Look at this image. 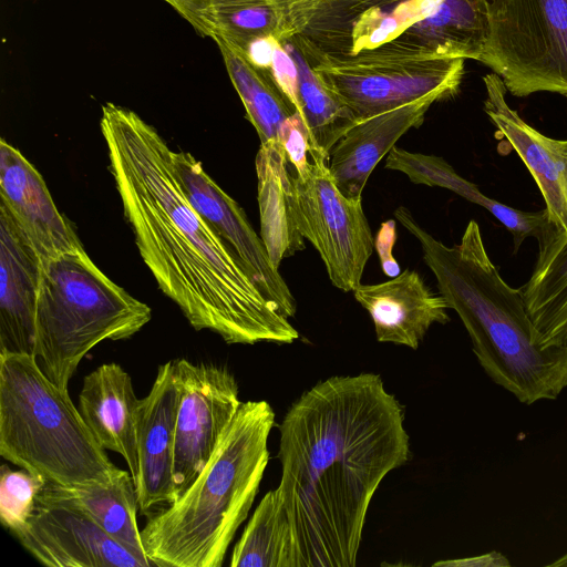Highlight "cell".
Instances as JSON below:
<instances>
[{"label":"cell","instance_id":"obj_1","mask_svg":"<svg viewBox=\"0 0 567 567\" xmlns=\"http://www.w3.org/2000/svg\"><path fill=\"white\" fill-rule=\"evenodd\" d=\"M100 126L140 254L192 327L228 344L297 340L290 318L190 204L159 133L114 103L102 106Z\"/></svg>","mask_w":567,"mask_h":567},{"label":"cell","instance_id":"obj_2","mask_svg":"<svg viewBox=\"0 0 567 567\" xmlns=\"http://www.w3.org/2000/svg\"><path fill=\"white\" fill-rule=\"evenodd\" d=\"M279 431L298 567L355 566L371 499L409 458L402 405L379 374L334 375L303 392Z\"/></svg>","mask_w":567,"mask_h":567},{"label":"cell","instance_id":"obj_3","mask_svg":"<svg viewBox=\"0 0 567 567\" xmlns=\"http://www.w3.org/2000/svg\"><path fill=\"white\" fill-rule=\"evenodd\" d=\"M394 217L419 240L440 293L458 315L492 381L527 405L556 400L567 388V348L540 344L522 289L501 276L478 224L470 220L460 243L446 246L406 207L396 208Z\"/></svg>","mask_w":567,"mask_h":567},{"label":"cell","instance_id":"obj_4","mask_svg":"<svg viewBox=\"0 0 567 567\" xmlns=\"http://www.w3.org/2000/svg\"><path fill=\"white\" fill-rule=\"evenodd\" d=\"M274 424L275 412L267 401L241 402L192 485L141 530L154 566L223 565L259 491Z\"/></svg>","mask_w":567,"mask_h":567},{"label":"cell","instance_id":"obj_5","mask_svg":"<svg viewBox=\"0 0 567 567\" xmlns=\"http://www.w3.org/2000/svg\"><path fill=\"white\" fill-rule=\"evenodd\" d=\"M0 455L65 487L109 485L124 471L97 443L69 391L29 354L0 352Z\"/></svg>","mask_w":567,"mask_h":567},{"label":"cell","instance_id":"obj_6","mask_svg":"<svg viewBox=\"0 0 567 567\" xmlns=\"http://www.w3.org/2000/svg\"><path fill=\"white\" fill-rule=\"evenodd\" d=\"M152 318L151 308L111 280L85 250L41 262L33 357L60 389L89 351L123 340Z\"/></svg>","mask_w":567,"mask_h":567},{"label":"cell","instance_id":"obj_7","mask_svg":"<svg viewBox=\"0 0 567 567\" xmlns=\"http://www.w3.org/2000/svg\"><path fill=\"white\" fill-rule=\"evenodd\" d=\"M480 62L514 96L550 92L567 99V0H489Z\"/></svg>","mask_w":567,"mask_h":567},{"label":"cell","instance_id":"obj_8","mask_svg":"<svg viewBox=\"0 0 567 567\" xmlns=\"http://www.w3.org/2000/svg\"><path fill=\"white\" fill-rule=\"evenodd\" d=\"M310 161L302 175L293 174L288 165L285 188L289 212L300 235L319 252L332 285L353 291L361 284L374 241L362 200L341 193L328 157L311 150Z\"/></svg>","mask_w":567,"mask_h":567},{"label":"cell","instance_id":"obj_9","mask_svg":"<svg viewBox=\"0 0 567 567\" xmlns=\"http://www.w3.org/2000/svg\"><path fill=\"white\" fill-rule=\"evenodd\" d=\"M321 84L362 120L433 93L450 99L464 76L462 58H406L363 53L305 59Z\"/></svg>","mask_w":567,"mask_h":567},{"label":"cell","instance_id":"obj_10","mask_svg":"<svg viewBox=\"0 0 567 567\" xmlns=\"http://www.w3.org/2000/svg\"><path fill=\"white\" fill-rule=\"evenodd\" d=\"M174 364L179 391L173 465L176 501L210 458L241 401L227 368L186 359Z\"/></svg>","mask_w":567,"mask_h":567},{"label":"cell","instance_id":"obj_11","mask_svg":"<svg viewBox=\"0 0 567 567\" xmlns=\"http://www.w3.org/2000/svg\"><path fill=\"white\" fill-rule=\"evenodd\" d=\"M443 0H321L303 30L288 40L305 59L375 51L434 13Z\"/></svg>","mask_w":567,"mask_h":567},{"label":"cell","instance_id":"obj_12","mask_svg":"<svg viewBox=\"0 0 567 567\" xmlns=\"http://www.w3.org/2000/svg\"><path fill=\"white\" fill-rule=\"evenodd\" d=\"M172 159L194 208L241 261L266 298L288 318L293 317L296 300L280 272L272 267L261 237L254 230L243 208L213 181L193 155L172 151Z\"/></svg>","mask_w":567,"mask_h":567},{"label":"cell","instance_id":"obj_13","mask_svg":"<svg viewBox=\"0 0 567 567\" xmlns=\"http://www.w3.org/2000/svg\"><path fill=\"white\" fill-rule=\"evenodd\" d=\"M13 534L50 567H148L85 513L65 503L37 499L30 518Z\"/></svg>","mask_w":567,"mask_h":567},{"label":"cell","instance_id":"obj_14","mask_svg":"<svg viewBox=\"0 0 567 567\" xmlns=\"http://www.w3.org/2000/svg\"><path fill=\"white\" fill-rule=\"evenodd\" d=\"M0 205L41 262L84 250L71 223L56 208L40 173L4 138L0 141Z\"/></svg>","mask_w":567,"mask_h":567},{"label":"cell","instance_id":"obj_15","mask_svg":"<svg viewBox=\"0 0 567 567\" xmlns=\"http://www.w3.org/2000/svg\"><path fill=\"white\" fill-rule=\"evenodd\" d=\"M179 391L174 361L157 369L148 394L141 399L137 421L138 508L146 513L175 499L173 465Z\"/></svg>","mask_w":567,"mask_h":567},{"label":"cell","instance_id":"obj_16","mask_svg":"<svg viewBox=\"0 0 567 567\" xmlns=\"http://www.w3.org/2000/svg\"><path fill=\"white\" fill-rule=\"evenodd\" d=\"M483 82L485 113L532 174L550 224L567 234V140L548 137L527 124L508 105L506 87L497 74L484 75Z\"/></svg>","mask_w":567,"mask_h":567},{"label":"cell","instance_id":"obj_17","mask_svg":"<svg viewBox=\"0 0 567 567\" xmlns=\"http://www.w3.org/2000/svg\"><path fill=\"white\" fill-rule=\"evenodd\" d=\"M449 99L444 93H433L359 120L329 152L328 166L341 193L349 198H361L374 167L399 138L423 123L433 103Z\"/></svg>","mask_w":567,"mask_h":567},{"label":"cell","instance_id":"obj_18","mask_svg":"<svg viewBox=\"0 0 567 567\" xmlns=\"http://www.w3.org/2000/svg\"><path fill=\"white\" fill-rule=\"evenodd\" d=\"M353 295L369 312L379 342L417 349L432 324L450 321L444 297L415 270L405 269L381 284H360Z\"/></svg>","mask_w":567,"mask_h":567},{"label":"cell","instance_id":"obj_19","mask_svg":"<svg viewBox=\"0 0 567 567\" xmlns=\"http://www.w3.org/2000/svg\"><path fill=\"white\" fill-rule=\"evenodd\" d=\"M41 260L0 205V352L33 355Z\"/></svg>","mask_w":567,"mask_h":567},{"label":"cell","instance_id":"obj_20","mask_svg":"<svg viewBox=\"0 0 567 567\" xmlns=\"http://www.w3.org/2000/svg\"><path fill=\"white\" fill-rule=\"evenodd\" d=\"M140 405L130 374L117 363L101 364L83 379L81 415L101 447L124 458L135 485Z\"/></svg>","mask_w":567,"mask_h":567},{"label":"cell","instance_id":"obj_21","mask_svg":"<svg viewBox=\"0 0 567 567\" xmlns=\"http://www.w3.org/2000/svg\"><path fill=\"white\" fill-rule=\"evenodd\" d=\"M321 0H210L213 40L248 53L257 40L284 43L299 34Z\"/></svg>","mask_w":567,"mask_h":567},{"label":"cell","instance_id":"obj_22","mask_svg":"<svg viewBox=\"0 0 567 567\" xmlns=\"http://www.w3.org/2000/svg\"><path fill=\"white\" fill-rule=\"evenodd\" d=\"M385 168L405 174L414 184L447 188L484 207L512 233L516 249L527 237L540 239L551 225L546 209L524 212L485 196L475 184L460 176L442 157L394 146L388 154Z\"/></svg>","mask_w":567,"mask_h":567},{"label":"cell","instance_id":"obj_23","mask_svg":"<svg viewBox=\"0 0 567 567\" xmlns=\"http://www.w3.org/2000/svg\"><path fill=\"white\" fill-rule=\"evenodd\" d=\"M538 245L534 271L520 289L540 344L567 348V234L550 225Z\"/></svg>","mask_w":567,"mask_h":567},{"label":"cell","instance_id":"obj_24","mask_svg":"<svg viewBox=\"0 0 567 567\" xmlns=\"http://www.w3.org/2000/svg\"><path fill=\"white\" fill-rule=\"evenodd\" d=\"M38 501H53L70 504L89 517L111 538L147 564L154 566L144 550L136 512L138 501L130 471H123L109 485L65 487L44 483Z\"/></svg>","mask_w":567,"mask_h":567},{"label":"cell","instance_id":"obj_25","mask_svg":"<svg viewBox=\"0 0 567 567\" xmlns=\"http://www.w3.org/2000/svg\"><path fill=\"white\" fill-rule=\"evenodd\" d=\"M289 162L278 140L260 143L256 155L260 237L272 267L279 271L280 262L306 248L291 218L285 188V174Z\"/></svg>","mask_w":567,"mask_h":567},{"label":"cell","instance_id":"obj_26","mask_svg":"<svg viewBox=\"0 0 567 567\" xmlns=\"http://www.w3.org/2000/svg\"><path fill=\"white\" fill-rule=\"evenodd\" d=\"M214 41L260 143L278 140L281 125L297 111L277 85L271 71L255 65L247 54L227 42Z\"/></svg>","mask_w":567,"mask_h":567},{"label":"cell","instance_id":"obj_27","mask_svg":"<svg viewBox=\"0 0 567 567\" xmlns=\"http://www.w3.org/2000/svg\"><path fill=\"white\" fill-rule=\"evenodd\" d=\"M231 567H298L292 528L281 494L267 492L230 557Z\"/></svg>","mask_w":567,"mask_h":567},{"label":"cell","instance_id":"obj_28","mask_svg":"<svg viewBox=\"0 0 567 567\" xmlns=\"http://www.w3.org/2000/svg\"><path fill=\"white\" fill-rule=\"evenodd\" d=\"M281 44L298 66L300 115L309 132L311 150L329 158L330 150L358 120L348 106L321 84L311 66L289 41Z\"/></svg>","mask_w":567,"mask_h":567},{"label":"cell","instance_id":"obj_29","mask_svg":"<svg viewBox=\"0 0 567 567\" xmlns=\"http://www.w3.org/2000/svg\"><path fill=\"white\" fill-rule=\"evenodd\" d=\"M44 483L24 470L12 471L6 464L1 466L0 518L6 528L14 533L27 523Z\"/></svg>","mask_w":567,"mask_h":567},{"label":"cell","instance_id":"obj_30","mask_svg":"<svg viewBox=\"0 0 567 567\" xmlns=\"http://www.w3.org/2000/svg\"><path fill=\"white\" fill-rule=\"evenodd\" d=\"M277 138L286 152L293 173L302 175L311 163V142L307 125L298 112L284 122Z\"/></svg>","mask_w":567,"mask_h":567},{"label":"cell","instance_id":"obj_31","mask_svg":"<svg viewBox=\"0 0 567 567\" xmlns=\"http://www.w3.org/2000/svg\"><path fill=\"white\" fill-rule=\"evenodd\" d=\"M270 71L281 92L300 114L298 66L281 43L275 47Z\"/></svg>","mask_w":567,"mask_h":567},{"label":"cell","instance_id":"obj_32","mask_svg":"<svg viewBox=\"0 0 567 567\" xmlns=\"http://www.w3.org/2000/svg\"><path fill=\"white\" fill-rule=\"evenodd\" d=\"M396 241V224L394 219L383 221L374 237L375 248L382 271L390 278L401 274L400 266L393 256L392 249Z\"/></svg>","mask_w":567,"mask_h":567},{"label":"cell","instance_id":"obj_33","mask_svg":"<svg viewBox=\"0 0 567 567\" xmlns=\"http://www.w3.org/2000/svg\"><path fill=\"white\" fill-rule=\"evenodd\" d=\"M203 37L213 38L209 22L210 0H163Z\"/></svg>","mask_w":567,"mask_h":567},{"label":"cell","instance_id":"obj_34","mask_svg":"<svg viewBox=\"0 0 567 567\" xmlns=\"http://www.w3.org/2000/svg\"><path fill=\"white\" fill-rule=\"evenodd\" d=\"M434 566H457V567H508L511 563L507 557L498 551H489L480 556L437 561Z\"/></svg>","mask_w":567,"mask_h":567},{"label":"cell","instance_id":"obj_35","mask_svg":"<svg viewBox=\"0 0 567 567\" xmlns=\"http://www.w3.org/2000/svg\"><path fill=\"white\" fill-rule=\"evenodd\" d=\"M277 43L274 39H261L251 43L247 56L257 66L270 70L274 50Z\"/></svg>","mask_w":567,"mask_h":567},{"label":"cell","instance_id":"obj_36","mask_svg":"<svg viewBox=\"0 0 567 567\" xmlns=\"http://www.w3.org/2000/svg\"><path fill=\"white\" fill-rule=\"evenodd\" d=\"M548 567H567V551L557 557L554 561L547 564Z\"/></svg>","mask_w":567,"mask_h":567}]
</instances>
